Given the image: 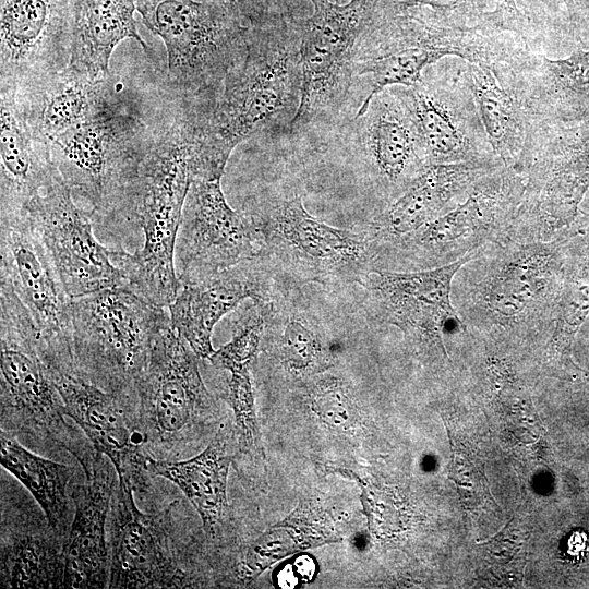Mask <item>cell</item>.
I'll use <instances>...</instances> for the list:
<instances>
[{
    "label": "cell",
    "mask_w": 589,
    "mask_h": 589,
    "mask_svg": "<svg viewBox=\"0 0 589 589\" xmlns=\"http://www.w3.org/2000/svg\"><path fill=\"white\" fill-rule=\"evenodd\" d=\"M196 158L193 105L168 86L120 215V225L142 229L143 247L134 253L110 250L125 287L161 308H168L182 287L175 249Z\"/></svg>",
    "instance_id": "cell-1"
},
{
    "label": "cell",
    "mask_w": 589,
    "mask_h": 589,
    "mask_svg": "<svg viewBox=\"0 0 589 589\" xmlns=\"http://www.w3.org/2000/svg\"><path fill=\"white\" fill-rule=\"evenodd\" d=\"M301 96L298 24L249 27L247 47L216 95L194 104L197 177L221 179L232 151L251 135L289 128Z\"/></svg>",
    "instance_id": "cell-2"
},
{
    "label": "cell",
    "mask_w": 589,
    "mask_h": 589,
    "mask_svg": "<svg viewBox=\"0 0 589 589\" xmlns=\"http://www.w3.org/2000/svg\"><path fill=\"white\" fill-rule=\"evenodd\" d=\"M570 238L505 240L485 248L457 275L459 317L490 337L522 336L554 326Z\"/></svg>",
    "instance_id": "cell-3"
},
{
    "label": "cell",
    "mask_w": 589,
    "mask_h": 589,
    "mask_svg": "<svg viewBox=\"0 0 589 589\" xmlns=\"http://www.w3.org/2000/svg\"><path fill=\"white\" fill-rule=\"evenodd\" d=\"M165 91H134L120 84L91 119L49 142L62 180L89 204L93 219L119 226L125 192L134 180L151 140Z\"/></svg>",
    "instance_id": "cell-4"
},
{
    "label": "cell",
    "mask_w": 589,
    "mask_h": 589,
    "mask_svg": "<svg viewBox=\"0 0 589 589\" xmlns=\"http://www.w3.org/2000/svg\"><path fill=\"white\" fill-rule=\"evenodd\" d=\"M524 46L480 26H448L432 14H416L412 8L383 4L380 10L378 5L354 50V83L363 79L366 83V96L357 111L388 86L414 84L429 65L447 56L493 69L508 62Z\"/></svg>",
    "instance_id": "cell-5"
},
{
    "label": "cell",
    "mask_w": 589,
    "mask_h": 589,
    "mask_svg": "<svg viewBox=\"0 0 589 589\" xmlns=\"http://www.w3.org/2000/svg\"><path fill=\"white\" fill-rule=\"evenodd\" d=\"M146 27L164 41L168 84L199 104L219 91L247 47L238 7L195 0H134Z\"/></svg>",
    "instance_id": "cell-6"
},
{
    "label": "cell",
    "mask_w": 589,
    "mask_h": 589,
    "mask_svg": "<svg viewBox=\"0 0 589 589\" xmlns=\"http://www.w3.org/2000/svg\"><path fill=\"white\" fill-rule=\"evenodd\" d=\"M166 308L128 287H113L72 298L73 353L91 381L112 389L134 388L154 341L170 323Z\"/></svg>",
    "instance_id": "cell-7"
},
{
    "label": "cell",
    "mask_w": 589,
    "mask_h": 589,
    "mask_svg": "<svg viewBox=\"0 0 589 589\" xmlns=\"http://www.w3.org/2000/svg\"><path fill=\"white\" fill-rule=\"evenodd\" d=\"M311 1L313 14L298 24L301 96L288 128L292 134L337 123L353 94L356 46L381 0H351L346 4Z\"/></svg>",
    "instance_id": "cell-8"
},
{
    "label": "cell",
    "mask_w": 589,
    "mask_h": 589,
    "mask_svg": "<svg viewBox=\"0 0 589 589\" xmlns=\"http://www.w3.org/2000/svg\"><path fill=\"white\" fill-rule=\"evenodd\" d=\"M526 176L503 165L479 179L464 201L410 233L393 238L395 257L416 271L455 263L509 238Z\"/></svg>",
    "instance_id": "cell-9"
},
{
    "label": "cell",
    "mask_w": 589,
    "mask_h": 589,
    "mask_svg": "<svg viewBox=\"0 0 589 589\" xmlns=\"http://www.w3.org/2000/svg\"><path fill=\"white\" fill-rule=\"evenodd\" d=\"M588 189L589 121L541 127L533 137L524 197L508 239H553L574 220Z\"/></svg>",
    "instance_id": "cell-10"
},
{
    "label": "cell",
    "mask_w": 589,
    "mask_h": 589,
    "mask_svg": "<svg viewBox=\"0 0 589 589\" xmlns=\"http://www.w3.org/2000/svg\"><path fill=\"white\" fill-rule=\"evenodd\" d=\"M0 275L31 313L50 365L76 374L71 302L26 211L0 215Z\"/></svg>",
    "instance_id": "cell-11"
},
{
    "label": "cell",
    "mask_w": 589,
    "mask_h": 589,
    "mask_svg": "<svg viewBox=\"0 0 589 589\" xmlns=\"http://www.w3.org/2000/svg\"><path fill=\"white\" fill-rule=\"evenodd\" d=\"M414 119L428 165L500 159L467 77L466 61L429 65L410 86L397 85Z\"/></svg>",
    "instance_id": "cell-12"
},
{
    "label": "cell",
    "mask_w": 589,
    "mask_h": 589,
    "mask_svg": "<svg viewBox=\"0 0 589 589\" xmlns=\"http://www.w3.org/2000/svg\"><path fill=\"white\" fill-rule=\"evenodd\" d=\"M263 243L256 217L230 207L219 178L192 180L175 249L182 285L252 260Z\"/></svg>",
    "instance_id": "cell-13"
},
{
    "label": "cell",
    "mask_w": 589,
    "mask_h": 589,
    "mask_svg": "<svg viewBox=\"0 0 589 589\" xmlns=\"http://www.w3.org/2000/svg\"><path fill=\"white\" fill-rule=\"evenodd\" d=\"M1 418L46 430L64 425L55 370L41 348L35 322L10 281L0 275Z\"/></svg>",
    "instance_id": "cell-14"
},
{
    "label": "cell",
    "mask_w": 589,
    "mask_h": 589,
    "mask_svg": "<svg viewBox=\"0 0 589 589\" xmlns=\"http://www.w3.org/2000/svg\"><path fill=\"white\" fill-rule=\"evenodd\" d=\"M25 211L71 298L125 287L111 249L95 237L92 213L75 204L58 172Z\"/></svg>",
    "instance_id": "cell-15"
},
{
    "label": "cell",
    "mask_w": 589,
    "mask_h": 589,
    "mask_svg": "<svg viewBox=\"0 0 589 589\" xmlns=\"http://www.w3.org/2000/svg\"><path fill=\"white\" fill-rule=\"evenodd\" d=\"M340 127L366 178L387 206L428 165L414 119L397 85L375 94Z\"/></svg>",
    "instance_id": "cell-16"
},
{
    "label": "cell",
    "mask_w": 589,
    "mask_h": 589,
    "mask_svg": "<svg viewBox=\"0 0 589 589\" xmlns=\"http://www.w3.org/2000/svg\"><path fill=\"white\" fill-rule=\"evenodd\" d=\"M483 251V250H482ZM482 251L434 268L396 272L371 269L361 284L377 316L399 328L418 351L446 357L443 335L448 325L467 328L450 299L457 272Z\"/></svg>",
    "instance_id": "cell-17"
},
{
    "label": "cell",
    "mask_w": 589,
    "mask_h": 589,
    "mask_svg": "<svg viewBox=\"0 0 589 589\" xmlns=\"http://www.w3.org/2000/svg\"><path fill=\"white\" fill-rule=\"evenodd\" d=\"M196 358L170 323L156 337L144 368L134 378L146 436L168 444L180 441L215 408Z\"/></svg>",
    "instance_id": "cell-18"
},
{
    "label": "cell",
    "mask_w": 589,
    "mask_h": 589,
    "mask_svg": "<svg viewBox=\"0 0 589 589\" xmlns=\"http://www.w3.org/2000/svg\"><path fill=\"white\" fill-rule=\"evenodd\" d=\"M264 243L303 274L359 281L380 253L376 232H354L320 221L300 195L274 204L257 218Z\"/></svg>",
    "instance_id": "cell-19"
},
{
    "label": "cell",
    "mask_w": 589,
    "mask_h": 589,
    "mask_svg": "<svg viewBox=\"0 0 589 589\" xmlns=\"http://www.w3.org/2000/svg\"><path fill=\"white\" fill-rule=\"evenodd\" d=\"M70 57L69 0H0V86L61 71Z\"/></svg>",
    "instance_id": "cell-20"
},
{
    "label": "cell",
    "mask_w": 589,
    "mask_h": 589,
    "mask_svg": "<svg viewBox=\"0 0 589 589\" xmlns=\"http://www.w3.org/2000/svg\"><path fill=\"white\" fill-rule=\"evenodd\" d=\"M133 480L118 476L108 526L109 588H170L182 584L161 520L135 504Z\"/></svg>",
    "instance_id": "cell-21"
},
{
    "label": "cell",
    "mask_w": 589,
    "mask_h": 589,
    "mask_svg": "<svg viewBox=\"0 0 589 589\" xmlns=\"http://www.w3.org/2000/svg\"><path fill=\"white\" fill-rule=\"evenodd\" d=\"M493 71L514 91L533 131L543 125L589 121V50L551 60L531 52L527 45Z\"/></svg>",
    "instance_id": "cell-22"
},
{
    "label": "cell",
    "mask_w": 589,
    "mask_h": 589,
    "mask_svg": "<svg viewBox=\"0 0 589 589\" xmlns=\"http://www.w3.org/2000/svg\"><path fill=\"white\" fill-rule=\"evenodd\" d=\"M107 459L95 455L86 482L71 491L74 516L62 549V587H108L107 522L116 480Z\"/></svg>",
    "instance_id": "cell-23"
},
{
    "label": "cell",
    "mask_w": 589,
    "mask_h": 589,
    "mask_svg": "<svg viewBox=\"0 0 589 589\" xmlns=\"http://www.w3.org/2000/svg\"><path fill=\"white\" fill-rule=\"evenodd\" d=\"M120 84L113 74L95 80L68 65L11 88L27 128L35 137L49 143L95 116Z\"/></svg>",
    "instance_id": "cell-24"
},
{
    "label": "cell",
    "mask_w": 589,
    "mask_h": 589,
    "mask_svg": "<svg viewBox=\"0 0 589 589\" xmlns=\"http://www.w3.org/2000/svg\"><path fill=\"white\" fill-rule=\"evenodd\" d=\"M55 376L65 416L82 429L96 455L110 460L117 476L132 479L135 468L142 469L137 446L145 434L129 428L118 396L77 374L55 370Z\"/></svg>",
    "instance_id": "cell-25"
},
{
    "label": "cell",
    "mask_w": 589,
    "mask_h": 589,
    "mask_svg": "<svg viewBox=\"0 0 589 589\" xmlns=\"http://www.w3.org/2000/svg\"><path fill=\"white\" fill-rule=\"evenodd\" d=\"M244 262L182 285L167 308L172 328L199 358L209 359L215 351L212 334L223 316L248 298L257 302L266 299L260 277Z\"/></svg>",
    "instance_id": "cell-26"
},
{
    "label": "cell",
    "mask_w": 589,
    "mask_h": 589,
    "mask_svg": "<svg viewBox=\"0 0 589 589\" xmlns=\"http://www.w3.org/2000/svg\"><path fill=\"white\" fill-rule=\"evenodd\" d=\"M503 165L501 159L426 165L376 219L378 239L397 238L423 227L447 212L454 199L466 196L479 179Z\"/></svg>",
    "instance_id": "cell-27"
},
{
    "label": "cell",
    "mask_w": 589,
    "mask_h": 589,
    "mask_svg": "<svg viewBox=\"0 0 589 589\" xmlns=\"http://www.w3.org/2000/svg\"><path fill=\"white\" fill-rule=\"evenodd\" d=\"M0 215L24 212L56 177L49 143L34 136L14 92L0 86Z\"/></svg>",
    "instance_id": "cell-28"
},
{
    "label": "cell",
    "mask_w": 589,
    "mask_h": 589,
    "mask_svg": "<svg viewBox=\"0 0 589 589\" xmlns=\"http://www.w3.org/2000/svg\"><path fill=\"white\" fill-rule=\"evenodd\" d=\"M71 57L69 65L95 80L111 75L109 62L124 39L149 48L136 29L134 0H69Z\"/></svg>",
    "instance_id": "cell-29"
},
{
    "label": "cell",
    "mask_w": 589,
    "mask_h": 589,
    "mask_svg": "<svg viewBox=\"0 0 589 589\" xmlns=\"http://www.w3.org/2000/svg\"><path fill=\"white\" fill-rule=\"evenodd\" d=\"M467 77L494 154L526 176L532 124L514 91L484 63L466 62Z\"/></svg>",
    "instance_id": "cell-30"
},
{
    "label": "cell",
    "mask_w": 589,
    "mask_h": 589,
    "mask_svg": "<svg viewBox=\"0 0 589 589\" xmlns=\"http://www.w3.org/2000/svg\"><path fill=\"white\" fill-rule=\"evenodd\" d=\"M230 462L228 436L223 426L196 456L178 461L143 456L142 469L177 485L197 512L204 528L213 531L227 506Z\"/></svg>",
    "instance_id": "cell-31"
},
{
    "label": "cell",
    "mask_w": 589,
    "mask_h": 589,
    "mask_svg": "<svg viewBox=\"0 0 589 589\" xmlns=\"http://www.w3.org/2000/svg\"><path fill=\"white\" fill-rule=\"evenodd\" d=\"M0 462L32 494L53 532L62 534L68 526L69 483L73 469L41 457L15 438L1 436Z\"/></svg>",
    "instance_id": "cell-32"
},
{
    "label": "cell",
    "mask_w": 589,
    "mask_h": 589,
    "mask_svg": "<svg viewBox=\"0 0 589 589\" xmlns=\"http://www.w3.org/2000/svg\"><path fill=\"white\" fill-rule=\"evenodd\" d=\"M589 315V239L569 242L553 332L546 342L549 361L566 363L573 340Z\"/></svg>",
    "instance_id": "cell-33"
},
{
    "label": "cell",
    "mask_w": 589,
    "mask_h": 589,
    "mask_svg": "<svg viewBox=\"0 0 589 589\" xmlns=\"http://www.w3.org/2000/svg\"><path fill=\"white\" fill-rule=\"evenodd\" d=\"M63 553L40 537L21 536L2 545L1 584L4 588L62 587Z\"/></svg>",
    "instance_id": "cell-34"
},
{
    "label": "cell",
    "mask_w": 589,
    "mask_h": 589,
    "mask_svg": "<svg viewBox=\"0 0 589 589\" xmlns=\"http://www.w3.org/2000/svg\"><path fill=\"white\" fill-rule=\"evenodd\" d=\"M279 351L285 368L296 375L321 372L328 361L320 335L302 317H292L286 323Z\"/></svg>",
    "instance_id": "cell-35"
},
{
    "label": "cell",
    "mask_w": 589,
    "mask_h": 589,
    "mask_svg": "<svg viewBox=\"0 0 589 589\" xmlns=\"http://www.w3.org/2000/svg\"><path fill=\"white\" fill-rule=\"evenodd\" d=\"M228 372L230 377L227 386V400L233 412L239 447L242 452L255 450L263 454L250 366L236 368Z\"/></svg>",
    "instance_id": "cell-36"
},
{
    "label": "cell",
    "mask_w": 589,
    "mask_h": 589,
    "mask_svg": "<svg viewBox=\"0 0 589 589\" xmlns=\"http://www.w3.org/2000/svg\"><path fill=\"white\" fill-rule=\"evenodd\" d=\"M313 411L329 426L352 429L357 424V406L348 388L338 380H320L311 389Z\"/></svg>",
    "instance_id": "cell-37"
},
{
    "label": "cell",
    "mask_w": 589,
    "mask_h": 589,
    "mask_svg": "<svg viewBox=\"0 0 589 589\" xmlns=\"http://www.w3.org/2000/svg\"><path fill=\"white\" fill-rule=\"evenodd\" d=\"M262 312L257 310L252 313L232 339L213 352L208 360L215 368L230 371L235 368L251 366L257 356L264 328L265 318Z\"/></svg>",
    "instance_id": "cell-38"
},
{
    "label": "cell",
    "mask_w": 589,
    "mask_h": 589,
    "mask_svg": "<svg viewBox=\"0 0 589 589\" xmlns=\"http://www.w3.org/2000/svg\"><path fill=\"white\" fill-rule=\"evenodd\" d=\"M384 4L395 9L428 7L441 23L456 27L480 26L485 13L482 0H385Z\"/></svg>",
    "instance_id": "cell-39"
},
{
    "label": "cell",
    "mask_w": 589,
    "mask_h": 589,
    "mask_svg": "<svg viewBox=\"0 0 589 589\" xmlns=\"http://www.w3.org/2000/svg\"><path fill=\"white\" fill-rule=\"evenodd\" d=\"M481 25L494 33L509 31L522 36L524 32V19L515 0H496L495 10L484 13Z\"/></svg>",
    "instance_id": "cell-40"
},
{
    "label": "cell",
    "mask_w": 589,
    "mask_h": 589,
    "mask_svg": "<svg viewBox=\"0 0 589 589\" xmlns=\"http://www.w3.org/2000/svg\"><path fill=\"white\" fill-rule=\"evenodd\" d=\"M291 564L300 581L309 582L314 578L316 564L312 556L306 554L298 555Z\"/></svg>",
    "instance_id": "cell-41"
},
{
    "label": "cell",
    "mask_w": 589,
    "mask_h": 589,
    "mask_svg": "<svg viewBox=\"0 0 589 589\" xmlns=\"http://www.w3.org/2000/svg\"><path fill=\"white\" fill-rule=\"evenodd\" d=\"M275 581L280 588H294L299 584L300 579L297 576L291 563L280 567L275 576Z\"/></svg>",
    "instance_id": "cell-42"
},
{
    "label": "cell",
    "mask_w": 589,
    "mask_h": 589,
    "mask_svg": "<svg viewBox=\"0 0 589 589\" xmlns=\"http://www.w3.org/2000/svg\"><path fill=\"white\" fill-rule=\"evenodd\" d=\"M207 1H212V2L227 5V7H238L237 4L238 0H207Z\"/></svg>",
    "instance_id": "cell-43"
}]
</instances>
